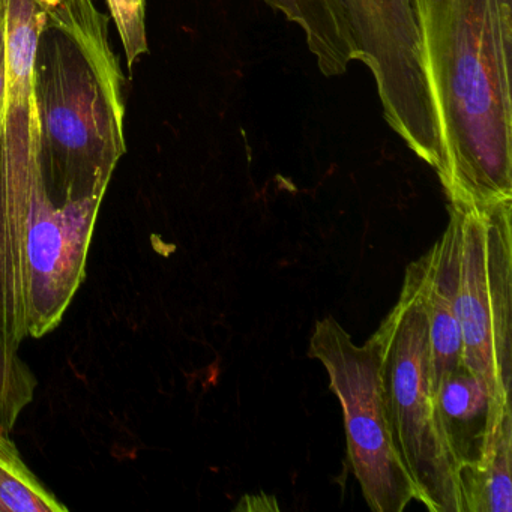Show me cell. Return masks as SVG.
<instances>
[{"label": "cell", "mask_w": 512, "mask_h": 512, "mask_svg": "<svg viewBox=\"0 0 512 512\" xmlns=\"http://www.w3.org/2000/svg\"><path fill=\"white\" fill-rule=\"evenodd\" d=\"M496 5L503 37H505L508 47L512 49V0H496Z\"/></svg>", "instance_id": "cell-15"}, {"label": "cell", "mask_w": 512, "mask_h": 512, "mask_svg": "<svg viewBox=\"0 0 512 512\" xmlns=\"http://www.w3.org/2000/svg\"><path fill=\"white\" fill-rule=\"evenodd\" d=\"M373 337L389 430L415 485L416 500L431 512H464L460 463L443 430L433 391L427 316L413 262L397 304Z\"/></svg>", "instance_id": "cell-4"}, {"label": "cell", "mask_w": 512, "mask_h": 512, "mask_svg": "<svg viewBox=\"0 0 512 512\" xmlns=\"http://www.w3.org/2000/svg\"><path fill=\"white\" fill-rule=\"evenodd\" d=\"M436 397L443 430L460 463L461 475L463 467L478 457L491 397L484 383L463 365L445 377Z\"/></svg>", "instance_id": "cell-10"}, {"label": "cell", "mask_w": 512, "mask_h": 512, "mask_svg": "<svg viewBox=\"0 0 512 512\" xmlns=\"http://www.w3.org/2000/svg\"><path fill=\"white\" fill-rule=\"evenodd\" d=\"M458 235V215L449 206V223L442 238L413 262L427 316L431 379L436 395L445 377L463 365L460 323L455 311Z\"/></svg>", "instance_id": "cell-8"}, {"label": "cell", "mask_w": 512, "mask_h": 512, "mask_svg": "<svg viewBox=\"0 0 512 512\" xmlns=\"http://www.w3.org/2000/svg\"><path fill=\"white\" fill-rule=\"evenodd\" d=\"M449 205L512 199V49L496 0H413Z\"/></svg>", "instance_id": "cell-2"}, {"label": "cell", "mask_w": 512, "mask_h": 512, "mask_svg": "<svg viewBox=\"0 0 512 512\" xmlns=\"http://www.w3.org/2000/svg\"><path fill=\"white\" fill-rule=\"evenodd\" d=\"M2 2H4V0H0V5H2Z\"/></svg>", "instance_id": "cell-17"}, {"label": "cell", "mask_w": 512, "mask_h": 512, "mask_svg": "<svg viewBox=\"0 0 512 512\" xmlns=\"http://www.w3.org/2000/svg\"><path fill=\"white\" fill-rule=\"evenodd\" d=\"M52 491L23 461L16 443L0 430V512H62Z\"/></svg>", "instance_id": "cell-11"}, {"label": "cell", "mask_w": 512, "mask_h": 512, "mask_svg": "<svg viewBox=\"0 0 512 512\" xmlns=\"http://www.w3.org/2000/svg\"><path fill=\"white\" fill-rule=\"evenodd\" d=\"M449 206L460 224L455 311L461 362L484 383L491 400L511 403L512 199Z\"/></svg>", "instance_id": "cell-5"}, {"label": "cell", "mask_w": 512, "mask_h": 512, "mask_svg": "<svg viewBox=\"0 0 512 512\" xmlns=\"http://www.w3.org/2000/svg\"><path fill=\"white\" fill-rule=\"evenodd\" d=\"M511 467V403L491 400L478 457L461 470L464 512H511Z\"/></svg>", "instance_id": "cell-9"}, {"label": "cell", "mask_w": 512, "mask_h": 512, "mask_svg": "<svg viewBox=\"0 0 512 512\" xmlns=\"http://www.w3.org/2000/svg\"><path fill=\"white\" fill-rule=\"evenodd\" d=\"M308 356L325 367L340 401L347 460L365 502L376 512H403L416 500L415 485L389 430L373 335L367 343L355 344L338 320L325 317L314 326Z\"/></svg>", "instance_id": "cell-6"}, {"label": "cell", "mask_w": 512, "mask_h": 512, "mask_svg": "<svg viewBox=\"0 0 512 512\" xmlns=\"http://www.w3.org/2000/svg\"><path fill=\"white\" fill-rule=\"evenodd\" d=\"M34 2L41 8V10H44L47 13V11L53 10V8L64 4L65 0H34Z\"/></svg>", "instance_id": "cell-16"}, {"label": "cell", "mask_w": 512, "mask_h": 512, "mask_svg": "<svg viewBox=\"0 0 512 512\" xmlns=\"http://www.w3.org/2000/svg\"><path fill=\"white\" fill-rule=\"evenodd\" d=\"M124 46L128 70L149 52L145 0H104Z\"/></svg>", "instance_id": "cell-13"}, {"label": "cell", "mask_w": 512, "mask_h": 512, "mask_svg": "<svg viewBox=\"0 0 512 512\" xmlns=\"http://www.w3.org/2000/svg\"><path fill=\"white\" fill-rule=\"evenodd\" d=\"M7 32H5V0L0 5V125L4 119L5 101H7Z\"/></svg>", "instance_id": "cell-14"}, {"label": "cell", "mask_w": 512, "mask_h": 512, "mask_svg": "<svg viewBox=\"0 0 512 512\" xmlns=\"http://www.w3.org/2000/svg\"><path fill=\"white\" fill-rule=\"evenodd\" d=\"M109 23L94 0H65L47 11L38 37L32 73L38 161L58 205L104 199L127 152L125 77Z\"/></svg>", "instance_id": "cell-3"}, {"label": "cell", "mask_w": 512, "mask_h": 512, "mask_svg": "<svg viewBox=\"0 0 512 512\" xmlns=\"http://www.w3.org/2000/svg\"><path fill=\"white\" fill-rule=\"evenodd\" d=\"M0 125V329L13 343L55 331L86 278L103 199L58 205L38 161L34 59H7Z\"/></svg>", "instance_id": "cell-1"}, {"label": "cell", "mask_w": 512, "mask_h": 512, "mask_svg": "<svg viewBox=\"0 0 512 512\" xmlns=\"http://www.w3.org/2000/svg\"><path fill=\"white\" fill-rule=\"evenodd\" d=\"M341 4L356 61L373 73L386 122L439 175L442 143L413 0H341Z\"/></svg>", "instance_id": "cell-7"}, {"label": "cell", "mask_w": 512, "mask_h": 512, "mask_svg": "<svg viewBox=\"0 0 512 512\" xmlns=\"http://www.w3.org/2000/svg\"><path fill=\"white\" fill-rule=\"evenodd\" d=\"M19 347L0 329V430L8 434L34 400L38 388L37 377L23 361Z\"/></svg>", "instance_id": "cell-12"}]
</instances>
